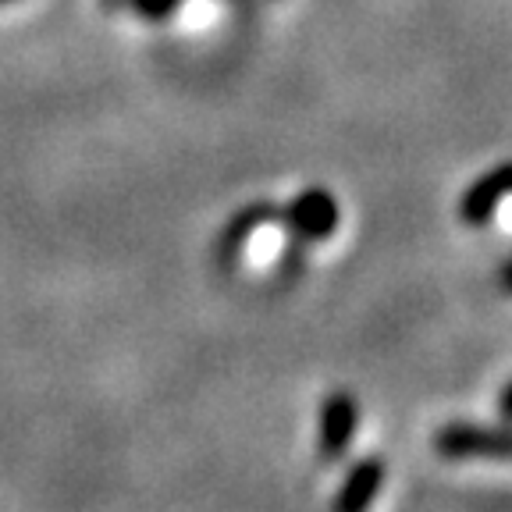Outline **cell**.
Wrapping results in <instances>:
<instances>
[{
	"label": "cell",
	"instance_id": "6da1fadb",
	"mask_svg": "<svg viewBox=\"0 0 512 512\" xmlns=\"http://www.w3.org/2000/svg\"><path fill=\"white\" fill-rule=\"evenodd\" d=\"M441 459H498L512 463V427L445 424L431 438Z\"/></svg>",
	"mask_w": 512,
	"mask_h": 512
},
{
	"label": "cell",
	"instance_id": "7a4b0ae2",
	"mask_svg": "<svg viewBox=\"0 0 512 512\" xmlns=\"http://www.w3.org/2000/svg\"><path fill=\"white\" fill-rule=\"evenodd\" d=\"M285 221L288 232L303 242H324L335 235L338 221H342V210H338V200L331 196L328 189H303L296 200L285 207Z\"/></svg>",
	"mask_w": 512,
	"mask_h": 512
},
{
	"label": "cell",
	"instance_id": "3957f363",
	"mask_svg": "<svg viewBox=\"0 0 512 512\" xmlns=\"http://www.w3.org/2000/svg\"><path fill=\"white\" fill-rule=\"evenodd\" d=\"M356 427H360V406H356L352 392H331L320 406V456H345L352 438H356Z\"/></svg>",
	"mask_w": 512,
	"mask_h": 512
},
{
	"label": "cell",
	"instance_id": "277c9868",
	"mask_svg": "<svg viewBox=\"0 0 512 512\" xmlns=\"http://www.w3.org/2000/svg\"><path fill=\"white\" fill-rule=\"evenodd\" d=\"M512 196V160L509 164H498L491 168L488 175H480L470 189L463 192V200H459V217L466 224H484L498 214L502 200Z\"/></svg>",
	"mask_w": 512,
	"mask_h": 512
},
{
	"label": "cell",
	"instance_id": "5b68a950",
	"mask_svg": "<svg viewBox=\"0 0 512 512\" xmlns=\"http://www.w3.org/2000/svg\"><path fill=\"white\" fill-rule=\"evenodd\" d=\"M384 488V459L367 456L345 473L331 512H370Z\"/></svg>",
	"mask_w": 512,
	"mask_h": 512
},
{
	"label": "cell",
	"instance_id": "8992f818",
	"mask_svg": "<svg viewBox=\"0 0 512 512\" xmlns=\"http://www.w3.org/2000/svg\"><path fill=\"white\" fill-rule=\"evenodd\" d=\"M274 217H278V210H274L271 203H253V207L242 210V214L235 217L228 228H224L221 242H217V253H221V260H232V256L239 253L249 239H253L256 228H260V224H267V221H274Z\"/></svg>",
	"mask_w": 512,
	"mask_h": 512
},
{
	"label": "cell",
	"instance_id": "52a82bcc",
	"mask_svg": "<svg viewBox=\"0 0 512 512\" xmlns=\"http://www.w3.org/2000/svg\"><path fill=\"white\" fill-rule=\"evenodd\" d=\"M107 8H128V11H136V15L143 18H168L171 11H178V4L182 0H104Z\"/></svg>",
	"mask_w": 512,
	"mask_h": 512
},
{
	"label": "cell",
	"instance_id": "ba28073f",
	"mask_svg": "<svg viewBox=\"0 0 512 512\" xmlns=\"http://www.w3.org/2000/svg\"><path fill=\"white\" fill-rule=\"evenodd\" d=\"M498 413H502V420H512V381L502 388V395H498Z\"/></svg>",
	"mask_w": 512,
	"mask_h": 512
},
{
	"label": "cell",
	"instance_id": "9c48e42d",
	"mask_svg": "<svg viewBox=\"0 0 512 512\" xmlns=\"http://www.w3.org/2000/svg\"><path fill=\"white\" fill-rule=\"evenodd\" d=\"M498 285H502V292H509L512 296V260L509 264H502V271H498Z\"/></svg>",
	"mask_w": 512,
	"mask_h": 512
},
{
	"label": "cell",
	"instance_id": "30bf717a",
	"mask_svg": "<svg viewBox=\"0 0 512 512\" xmlns=\"http://www.w3.org/2000/svg\"><path fill=\"white\" fill-rule=\"evenodd\" d=\"M0 4H11V0H0Z\"/></svg>",
	"mask_w": 512,
	"mask_h": 512
}]
</instances>
